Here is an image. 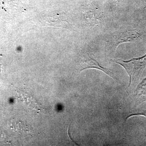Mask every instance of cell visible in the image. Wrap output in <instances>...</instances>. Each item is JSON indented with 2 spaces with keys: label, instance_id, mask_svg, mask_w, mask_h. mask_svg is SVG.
<instances>
[{
  "label": "cell",
  "instance_id": "3957f363",
  "mask_svg": "<svg viewBox=\"0 0 146 146\" xmlns=\"http://www.w3.org/2000/svg\"><path fill=\"white\" fill-rule=\"evenodd\" d=\"M80 65H81L80 72L84 70H86V69H89V68L98 69V70H101L104 72L106 73L108 75L115 80V81L117 82L118 83H119L116 75L111 70L108 69V68L102 67L96 60H95L89 55H88V56L84 58L83 60L80 63Z\"/></svg>",
  "mask_w": 146,
  "mask_h": 146
},
{
  "label": "cell",
  "instance_id": "7a4b0ae2",
  "mask_svg": "<svg viewBox=\"0 0 146 146\" xmlns=\"http://www.w3.org/2000/svg\"><path fill=\"white\" fill-rule=\"evenodd\" d=\"M143 33L136 30L117 32L112 35L107 42L108 47L116 51L119 45L126 42H134L143 36Z\"/></svg>",
  "mask_w": 146,
  "mask_h": 146
},
{
  "label": "cell",
  "instance_id": "5b68a950",
  "mask_svg": "<svg viewBox=\"0 0 146 146\" xmlns=\"http://www.w3.org/2000/svg\"><path fill=\"white\" fill-rule=\"evenodd\" d=\"M13 126L11 127L12 129H15L16 131H20V132H22L23 131L25 132L26 131L29 132V127L26 125L24 124L22 122H18L16 123L15 125H12Z\"/></svg>",
  "mask_w": 146,
  "mask_h": 146
},
{
  "label": "cell",
  "instance_id": "277c9868",
  "mask_svg": "<svg viewBox=\"0 0 146 146\" xmlns=\"http://www.w3.org/2000/svg\"><path fill=\"white\" fill-rule=\"evenodd\" d=\"M134 96L138 102L146 101V78L138 84L135 91Z\"/></svg>",
  "mask_w": 146,
  "mask_h": 146
},
{
  "label": "cell",
  "instance_id": "6da1fadb",
  "mask_svg": "<svg viewBox=\"0 0 146 146\" xmlns=\"http://www.w3.org/2000/svg\"><path fill=\"white\" fill-rule=\"evenodd\" d=\"M116 63L119 64L125 68L130 78L129 85L138 81L142 73L146 67V54L142 57L134 58L129 60H123L121 59H115Z\"/></svg>",
  "mask_w": 146,
  "mask_h": 146
},
{
  "label": "cell",
  "instance_id": "8992f818",
  "mask_svg": "<svg viewBox=\"0 0 146 146\" xmlns=\"http://www.w3.org/2000/svg\"><path fill=\"white\" fill-rule=\"evenodd\" d=\"M134 116H143L146 117V110H143L141 111H138V112H131V113L129 115H128L127 117L126 118V119L129 117H132Z\"/></svg>",
  "mask_w": 146,
  "mask_h": 146
}]
</instances>
